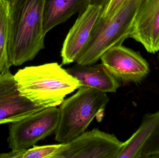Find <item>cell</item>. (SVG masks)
<instances>
[{"mask_svg": "<svg viewBox=\"0 0 159 158\" xmlns=\"http://www.w3.org/2000/svg\"><path fill=\"white\" fill-rule=\"evenodd\" d=\"M45 0H8L7 54L11 66L32 60L45 48Z\"/></svg>", "mask_w": 159, "mask_h": 158, "instance_id": "obj_1", "label": "cell"}, {"mask_svg": "<svg viewBox=\"0 0 159 158\" xmlns=\"http://www.w3.org/2000/svg\"><path fill=\"white\" fill-rule=\"evenodd\" d=\"M14 78L20 94L44 108L60 105L68 95L81 87L57 62L26 67Z\"/></svg>", "mask_w": 159, "mask_h": 158, "instance_id": "obj_2", "label": "cell"}, {"mask_svg": "<svg viewBox=\"0 0 159 158\" xmlns=\"http://www.w3.org/2000/svg\"><path fill=\"white\" fill-rule=\"evenodd\" d=\"M109 101L106 93L90 87L79 88L60 105L59 121L55 131L56 141L69 143L84 132L95 117L101 121Z\"/></svg>", "mask_w": 159, "mask_h": 158, "instance_id": "obj_3", "label": "cell"}, {"mask_svg": "<svg viewBox=\"0 0 159 158\" xmlns=\"http://www.w3.org/2000/svg\"><path fill=\"white\" fill-rule=\"evenodd\" d=\"M144 0H127L111 17L100 16L89 40L76 62L79 65L95 64L107 50L121 45L129 37L134 22Z\"/></svg>", "mask_w": 159, "mask_h": 158, "instance_id": "obj_4", "label": "cell"}, {"mask_svg": "<svg viewBox=\"0 0 159 158\" xmlns=\"http://www.w3.org/2000/svg\"><path fill=\"white\" fill-rule=\"evenodd\" d=\"M59 118V108L51 107L13 122L9 128V148L12 150L28 149L55 132Z\"/></svg>", "mask_w": 159, "mask_h": 158, "instance_id": "obj_5", "label": "cell"}, {"mask_svg": "<svg viewBox=\"0 0 159 158\" xmlns=\"http://www.w3.org/2000/svg\"><path fill=\"white\" fill-rule=\"evenodd\" d=\"M124 143L98 129L63 143L56 158H117Z\"/></svg>", "mask_w": 159, "mask_h": 158, "instance_id": "obj_6", "label": "cell"}, {"mask_svg": "<svg viewBox=\"0 0 159 158\" xmlns=\"http://www.w3.org/2000/svg\"><path fill=\"white\" fill-rule=\"evenodd\" d=\"M100 59L120 83L140 84L150 73L149 64L140 53L122 45L107 50Z\"/></svg>", "mask_w": 159, "mask_h": 158, "instance_id": "obj_7", "label": "cell"}, {"mask_svg": "<svg viewBox=\"0 0 159 158\" xmlns=\"http://www.w3.org/2000/svg\"><path fill=\"white\" fill-rule=\"evenodd\" d=\"M44 108L20 94L9 70L0 76V125L19 121Z\"/></svg>", "mask_w": 159, "mask_h": 158, "instance_id": "obj_8", "label": "cell"}, {"mask_svg": "<svg viewBox=\"0 0 159 158\" xmlns=\"http://www.w3.org/2000/svg\"><path fill=\"white\" fill-rule=\"evenodd\" d=\"M102 6L89 5L86 10L79 15L62 45L61 51L62 65L76 61L86 47L94 24L102 15Z\"/></svg>", "mask_w": 159, "mask_h": 158, "instance_id": "obj_9", "label": "cell"}, {"mask_svg": "<svg viewBox=\"0 0 159 158\" xmlns=\"http://www.w3.org/2000/svg\"><path fill=\"white\" fill-rule=\"evenodd\" d=\"M129 38L141 43L150 53L159 52V0L144 1Z\"/></svg>", "mask_w": 159, "mask_h": 158, "instance_id": "obj_10", "label": "cell"}, {"mask_svg": "<svg viewBox=\"0 0 159 158\" xmlns=\"http://www.w3.org/2000/svg\"><path fill=\"white\" fill-rule=\"evenodd\" d=\"M66 70L79 80L81 87L93 88L107 93L116 92L121 85L102 63L89 66L76 63Z\"/></svg>", "mask_w": 159, "mask_h": 158, "instance_id": "obj_11", "label": "cell"}, {"mask_svg": "<svg viewBox=\"0 0 159 158\" xmlns=\"http://www.w3.org/2000/svg\"><path fill=\"white\" fill-rule=\"evenodd\" d=\"M90 5V0H45L43 29L46 34L64 23L75 14L81 15Z\"/></svg>", "mask_w": 159, "mask_h": 158, "instance_id": "obj_12", "label": "cell"}, {"mask_svg": "<svg viewBox=\"0 0 159 158\" xmlns=\"http://www.w3.org/2000/svg\"><path fill=\"white\" fill-rule=\"evenodd\" d=\"M159 130V110L146 114L138 130L124 142L117 158H140L145 145Z\"/></svg>", "mask_w": 159, "mask_h": 158, "instance_id": "obj_13", "label": "cell"}, {"mask_svg": "<svg viewBox=\"0 0 159 158\" xmlns=\"http://www.w3.org/2000/svg\"><path fill=\"white\" fill-rule=\"evenodd\" d=\"M8 0H0V76L9 70L7 54Z\"/></svg>", "mask_w": 159, "mask_h": 158, "instance_id": "obj_14", "label": "cell"}, {"mask_svg": "<svg viewBox=\"0 0 159 158\" xmlns=\"http://www.w3.org/2000/svg\"><path fill=\"white\" fill-rule=\"evenodd\" d=\"M62 146L63 143H60L20 150V158H56Z\"/></svg>", "mask_w": 159, "mask_h": 158, "instance_id": "obj_15", "label": "cell"}, {"mask_svg": "<svg viewBox=\"0 0 159 158\" xmlns=\"http://www.w3.org/2000/svg\"><path fill=\"white\" fill-rule=\"evenodd\" d=\"M159 152V130L148 140L142 149L140 158H149Z\"/></svg>", "mask_w": 159, "mask_h": 158, "instance_id": "obj_16", "label": "cell"}, {"mask_svg": "<svg viewBox=\"0 0 159 158\" xmlns=\"http://www.w3.org/2000/svg\"><path fill=\"white\" fill-rule=\"evenodd\" d=\"M127 0H110L109 3L103 9L101 17L108 19L114 15Z\"/></svg>", "mask_w": 159, "mask_h": 158, "instance_id": "obj_17", "label": "cell"}, {"mask_svg": "<svg viewBox=\"0 0 159 158\" xmlns=\"http://www.w3.org/2000/svg\"><path fill=\"white\" fill-rule=\"evenodd\" d=\"M110 0H90V5L99 6L104 8L109 3Z\"/></svg>", "mask_w": 159, "mask_h": 158, "instance_id": "obj_18", "label": "cell"}, {"mask_svg": "<svg viewBox=\"0 0 159 158\" xmlns=\"http://www.w3.org/2000/svg\"><path fill=\"white\" fill-rule=\"evenodd\" d=\"M149 158H159V152L152 155Z\"/></svg>", "mask_w": 159, "mask_h": 158, "instance_id": "obj_19", "label": "cell"}, {"mask_svg": "<svg viewBox=\"0 0 159 158\" xmlns=\"http://www.w3.org/2000/svg\"><path fill=\"white\" fill-rule=\"evenodd\" d=\"M158 58V60H159V53H158V54L157 56Z\"/></svg>", "mask_w": 159, "mask_h": 158, "instance_id": "obj_20", "label": "cell"}]
</instances>
